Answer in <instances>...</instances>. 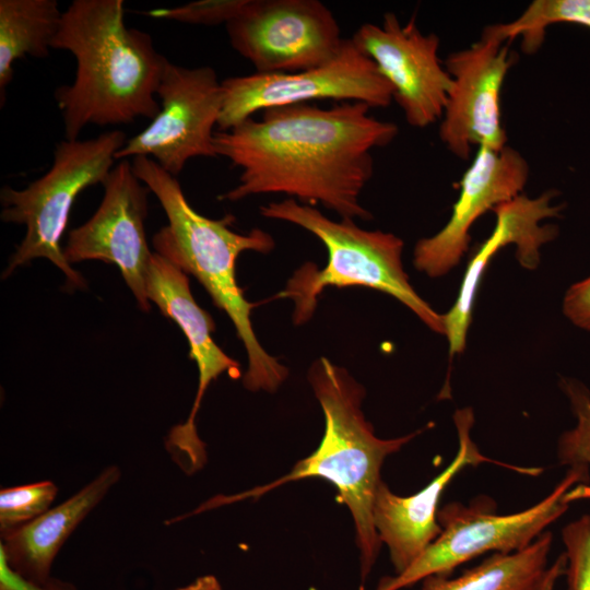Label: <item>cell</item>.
<instances>
[{
  "label": "cell",
  "instance_id": "5b68a950",
  "mask_svg": "<svg viewBox=\"0 0 590 590\" xmlns=\"http://www.w3.org/2000/svg\"><path fill=\"white\" fill-rule=\"evenodd\" d=\"M260 214L298 225L317 236L328 251L318 269L307 262L287 281L279 298L294 304L293 321L307 322L326 287L364 286L384 292L411 309L432 331L445 335L444 315L412 287L402 263L403 240L392 233L366 231L352 219L333 221L314 206L294 199L260 206Z\"/></svg>",
  "mask_w": 590,
  "mask_h": 590
},
{
  "label": "cell",
  "instance_id": "8fae6325",
  "mask_svg": "<svg viewBox=\"0 0 590 590\" xmlns=\"http://www.w3.org/2000/svg\"><path fill=\"white\" fill-rule=\"evenodd\" d=\"M509 43L499 24H491L470 47L450 54L445 61L451 87L439 138L459 158L468 160L474 146L502 150L507 145L500 93L514 64Z\"/></svg>",
  "mask_w": 590,
  "mask_h": 590
},
{
  "label": "cell",
  "instance_id": "83f0119b",
  "mask_svg": "<svg viewBox=\"0 0 590 590\" xmlns=\"http://www.w3.org/2000/svg\"><path fill=\"white\" fill-rule=\"evenodd\" d=\"M566 556L562 553L550 566L547 575L538 590H554L557 579L565 574Z\"/></svg>",
  "mask_w": 590,
  "mask_h": 590
},
{
  "label": "cell",
  "instance_id": "7402d4cb",
  "mask_svg": "<svg viewBox=\"0 0 590 590\" xmlns=\"http://www.w3.org/2000/svg\"><path fill=\"white\" fill-rule=\"evenodd\" d=\"M559 387L568 400L575 417L573 428L565 430L557 441L558 463L567 467L590 468V390L571 377H562Z\"/></svg>",
  "mask_w": 590,
  "mask_h": 590
},
{
  "label": "cell",
  "instance_id": "6da1fadb",
  "mask_svg": "<svg viewBox=\"0 0 590 590\" xmlns=\"http://www.w3.org/2000/svg\"><path fill=\"white\" fill-rule=\"evenodd\" d=\"M369 108L353 102L279 106L263 110L260 120L215 132L217 155L241 170L238 185L220 198L283 193L341 219H371L358 200L374 172L371 151L392 142L399 129Z\"/></svg>",
  "mask_w": 590,
  "mask_h": 590
},
{
  "label": "cell",
  "instance_id": "4fadbf2b",
  "mask_svg": "<svg viewBox=\"0 0 590 590\" xmlns=\"http://www.w3.org/2000/svg\"><path fill=\"white\" fill-rule=\"evenodd\" d=\"M146 297L160 311L184 332L189 346V357L198 367L197 396L187 421L174 426L165 446L174 461L187 474H192L206 463L205 444L196 427L202 398L213 380L226 373L231 378L241 376L238 362L229 357L213 341L215 323L211 316L194 300L187 273L166 258L154 252L145 276Z\"/></svg>",
  "mask_w": 590,
  "mask_h": 590
},
{
  "label": "cell",
  "instance_id": "30bf717a",
  "mask_svg": "<svg viewBox=\"0 0 590 590\" xmlns=\"http://www.w3.org/2000/svg\"><path fill=\"white\" fill-rule=\"evenodd\" d=\"M156 95L158 114L126 141L116 160L146 156L176 177L191 158L219 156L214 127L223 106V88L213 68L168 62Z\"/></svg>",
  "mask_w": 590,
  "mask_h": 590
},
{
  "label": "cell",
  "instance_id": "9c48e42d",
  "mask_svg": "<svg viewBox=\"0 0 590 590\" xmlns=\"http://www.w3.org/2000/svg\"><path fill=\"white\" fill-rule=\"evenodd\" d=\"M229 43L257 73H294L321 66L345 38L318 0H248L226 24Z\"/></svg>",
  "mask_w": 590,
  "mask_h": 590
},
{
  "label": "cell",
  "instance_id": "f1b7e54d",
  "mask_svg": "<svg viewBox=\"0 0 590 590\" xmlns=\"http://www.w3.org/2000/svg\"><path fill=\"white\" fill-rule=\"evenodd\" d=\"M175 590H222V587L215 576L205 575L198 577L189 585L177 588Z\"/></svg>",
  "mask_w": 590,
  "mask_h": 590
},
{
  "label": "cell",
  "instance_id": "ac0fdd59",
  "mask_svg": "<svg viewBox=\"0 0 590 590\" xmlns=\"http://www.w3.org/2000/svg\"><path fill=\"white\" fill-rule=\"evenodd\" d=\"M120 469L109 465L66 502L1 536L0 551L21 576L45 582L70 534L119 481Z\"/></svg>",
  "mask_w": 590,
  "mask_h": 590
},
{
  "label": "cell",
  "instance_id": "8992f818",
  "mask_svg": "<svg viewBox=\"0 0 590 590\" xmlns=\"http://www.w3.org/2000/svg\"><path fill=\"white\" fill-rule=\"evenodd\" d=\"M127 140L118 129L88 140L64 139L56 145L52 165L45 175L23 189L1 188V220L26 227L3 279L20 266L45 258L63 272L68 285L85 287L84 278L67 261L60 240L75 199L86 188L103 185Z\"/></svg>",
  "mask_w": 590,
  "mask_h": 590
},
{
  "label": "cell",
  "instance_id": "ffe728a7",
  "mask_svg": "<svg viewBox=\"0 0 590 590\" xmlns=\"http://www.w3.org/2000/svg\"><path fill=\"white\" fill-rule=\"evenodd\" d=\"M62 12L56 0H0V102L13 80V63L26 56L46 58Z\"/></svg>",
  "mask_w": 590,
  "mask_h": 590
},
{
  "label": "cell",
  "instance_id": "4316f807",
  "mask_svg": "<svg viewBox=\"0 0 590 590\" xmlns=\"http://www.w3.org/2000/svg\"><path fill=\"white\" fill-rule=\"evenodd\" d=\"M0 590H76V588L71 582L52 577L45 582L32 581L14 571L0 551Z\"/></svg>",
  "mask_w": 590,
  "mask_h": 590
},
{
  "label": "cell",
  "instance_id": "e0dca14e",
  "mask_svg": "<svg viewBox=\"0 0 590 590\" xmlns=\"http://www.w3.org/2000/svg\"><path fill=\"white\" fill-rule=\"evenodd\" d=\"M556 194L554 190L534 198L521 193L493 210L496 216L494 229L473 253L457 298L444 315L450 357L463 353L465 349L479 286L486 267L499 249L514 245L521 267L533 270L539 266L541 247L558 234L557 226L542 224L548 219L558 217L564 209L563 204L554 203Z\"/></svg>",
  "mask_w": 590,
  "mask_h": 590
},
{
  "label": "cell",
  "instance_id": "44dd1931",
  "mask_svg": "<svg viewBox=\"0 0 590 590\" xmlns=\"http://www.w3.org/2000/svg\"><path fill=\"white\" fill-rule=\"evenodd\" d=\"M557 23L590 28V0H534L518 17L498 24L509 42L520 38L521 49L533 54L542 46L546 28Z\"/></svg>",
  "mask_w": 590,
  "mask_h": 590
},
{
  "label": "cell",
  "instance_id": "2e32d148",
  "mask_svg": "<svg viewBox=\"0 0 590 590\" xmlns=\"http://www.w3.org/2000/svg\"><path fill=\"white\" fill-rule=\"evenodd\" d=\"M529 165L515 149L479 148L460 180L459 196L445 226L414 247L413 264L429 278L455 269L469 250L470 231L487 211L523 193Z\"/></svg>",
  "mask_w": 590,
  "mask_h": 590
},
{
  "label": "cell",
  "instance_id": "d6986e66",
  "mask_svg": "<svg viewBox=\"0 0 590 590\" xmlns=\"http://www.w3.org/2000/svg\"><path fill=\"white\" fill-rule=\"evenodd\" d=\"M552 543V532L544 531L524 550L493 553L458 577L428 576L422 590H538L550 568Z\"/></svg>",
  "mask_w": 590,
  "mask_h": 590
},
{
  "label": "cell",
  "instance_id": "5bb4252c",
  "mask_svg": "<svg viewBox=\"0 0 590 590\" xmlns=\"http://www.w3.org/2000/svg\"><path fill=\"white\" fill-rule=\"evenodd\" d=\"M351 39L392 86L410 126L426 128L441 119L451 78L439 59L436 34H423L414 19L403 25L387 12L381 25L364 23Z\"/></svg>",
  "mask_w": 590,
  "mask_h": 590
},
{
  "label": "cell",
  "instance_id": "484cf974",
  "mask_svg": "<svg viewBox=\"0 0 590 590\" xmlns=\"http://www.w3.org/2000/svg\"><path fill=\"white\" fill-rule=\"evenodd\" d=\"M563 314L574 326L590 332V275L567 288Z\"/></svg>",
  "mask_w": 590,
  "mask_h": 590
},
{
  "label": "cell",
  "instance_id": "52a82bcc",
  "mask_svg": "<svg viewBox=\"0 0 590 590\" xmlns=\"http://www.w3.org/2000/svg\"><path fill=\"white\" fill-rule=\"evenodd\" d=\"M590 468L570 467L554 489L535 505L496 514L491 497L468 505L450 503L438 510L436 540L401 574L382 578L376 590H401L432 575L450 574L484 553H514L528 547L577 500L590 498Z\"/></svg>",
  "mask_w": 590,
  "mask_h": 590
},
{
  "label": "cell",
  "instance_id": "cb8c5ba5",
  "mask_svg": "<svg viewBox=\"0 0 590 590\" xmlns=\"http://www.w3.org/2000/svg\"><path fill=\"white\" fill-rule=\"evenodd\" d=\"M567 590H590V515H582L562 530Z\"/></svg>",
  "mask_w": 590,
  "mask_h": 590
},
{
  "label": "cell",
  "instance_id": "3957f363",
  "mask_svg": "<svg viewBox=\"0 0 590 590\" xmlns=\"http://www.w3.org/2000/svg\"><path fill=\"white\" fill-rule=\"evenodd\" d=\"M308 380L324 414V434L318 448L283 477L235 496L212 498L201 509L258 497L291 481L322 477L335 486L353 517L364 590L382 544L373 520L381 465L428 426L396 438H379L362 411L365 390L346 369L320 357L311 364Z\"/></svg>",
  "mask_w": 590,
  "mask_h": 590
},
{
  "label": "cell",
  "instance_id": "ba28073f",
  "mask_svg": "<svg viewBox=\"0 0 590 590\" xmlns=\"http://www.w3.org/2000/svg\"><path fill=\"white\" fill-rule=\"evenodd\" d=\"M223 106L220 131H227L257 111L310 101H345L371 107H387L393 88L374 61L351 38L344 39L328 62L294 73H253L222 81Z\"/></svg>",
  "mask_w": 590,
  "mask_h": 590
},
{
  "label": "cell",
  "instance_id": "7c38bea8",
  "mask_svg": "<svg viewBox=\"0 0 590 590\" xmlns=\"http://www.w3.org/2000/svg\"><path fill=\"white\" fill-rule=\"evenodd\" d=\"M103 187L104 197L96 212L69 233L64 257L69 263L101 260L116 264L140 308L149 311L145 276L153 253L144 222L151 191L128 160L113 167Z\"/></svg>",
  "mask_w": 590,
  "mask_h": 590
},
{
  "label": "cell",
  "instance_id": "7a4b0ae2",
  "mask_svg": "<svg viewBox=\"0 0 590 590\" xmlns=\"http://www.w3.org/2000/svg\"><path fill=\"white\" fill-rule=\"evenodd\" d=\"M51 48L76 61L73 82L55 92L66 140H78L88 125H126L158 114L154 96L169 61L150 34L126 26L122 0L72 1Z\"/></svg>",
  "mask_w": 590,
  "mask_h": 590
},
{
  "label": "cell",
  "instance_id": "603a6c76",
  "mask_svg": "<svg viewBox=\"0 0 590 590\" xmlns=\"http://www.w3.org/2000/svg\"><path fill=\"white\" fill-rule=\"evenodd\" d=\"M58 493L51 481H40L0 491L1 536L31 522L49 509Z\"/></svg>",
  "mask_w": 590,
  "mask_h": 590
},
{
  "label": "cell",
  "instance_id": "9a60e30c",
  "mask_svg": "<svg viewBox=\"0 0 590 590\" xmlns=\"http://www.w3.org/2000/svg\"><path fill=\"white\" fill-rule=\"evenodd\" d=\"M472 408L458 409L453 423L458 450L449 465L424 488L410 496L396 495L381 481L373 503V520L378 536L389 550L396 575L404 571L440 534L438 503L448 484L467 467L493 463L523 475L536 476L541 468L514 465L484 456L472 439Z\"/></svg>",
  "mask_w": 590,
  "mask_h": 590
},
{
  "label": "cell",
  "instance_id": "277c9868",
  "mask_svg": "<svg viewBox=\"0 0 590 590\" xmlns=\"http://www.w3.org/2000/svg\"><path fill=\"white\" fill-rule=\"evenodd\" d=\"M137 177L153 192L163 208L167 225L153 237L156 253L206 290L213 303L229 317L247 356L243 384L250 391H275L287 377V368L268 354L259 343L251 323L253 305L245 297L235 274L237 257L247 250L268 253L275 244L272 236L253 228L246 234L231 229L234 216L205 217L187 201L175 176L146 156L132 160Z\"/></svg>",
  "mask_w": 590,
  "mask_h": 590
},
{
  "label": "cell",
  "instance_id": "d4e9b609",
  "mask_svg": "<svg viewBox=\"0 0 590 590\" xmlns=\"http://www.w3.org/2000/svg\"><path fill=\"white\" fill-rule=\"evenodd\" d=\"M248 0H199L173 8H160L146 15L193 25L214 26L235 19Z\"/></svg>",
  "mask_w": 590,
  "mask_h": 590
}]
</instances>
